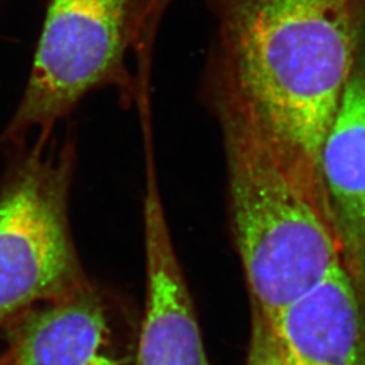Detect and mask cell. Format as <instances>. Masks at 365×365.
<instances>
[{
    "label": "cell",
    "mask_w": 365,
    "mask_h": 365,
    "mask_svg": "<svg viewBox=\"0 0 365 365\" xmlns=\"http://www.w3.org/2000/svg\"><path fill=\"white\" fill-rule=\"evenodd\" d=\"M214 21L200 98L252 110L319 165L365 45V0H205Z\"/></svg>",
    "instance_id": "1"
},
{
    "label": "cell",
    "mask_w": 365,
    "mask_h": 365,
    "mask_svg": "<svg viewBox=\"0 0 365 365\" xmlns=\"http://www.w3.org/2000/svg\"><path fill=\"white\" fill-rule=\"evenodd\" d=\"M206 106L221 128L233 232L252 303L272 319L342 265L321 170L247 107Z\"/></svg>",
    "instance_id": "2"
},
{
    "label": "cell",
    "mask_w": 365,
    "mask_h": 365,
    "mask_svg": "<svg viewBox=\"0 0 365 365\" xmlns=\"http://www.w3.org/2000/svg\"><path fill=\"white\" fill-rule=\"evenodd\" d=\"M173 0H46L25 90L0 145L21 146L31 131L49 140L92 92L115 88L123 102L148 86L152 60L134 76L131 52L155 45L160 22Z\"/></svg>",
    "instance_id": "3"
},
{
    "label": "cell",
    "mask_w": 365,
    "mask_h": 365,
    "mask_svg": "<svg viewBox=\"0 0 365 365\" xmlns=\"http://www.w3.org/2000/svg\"><path fill=\"white\" fill-rule=\"evenodd\" d=\"M38 138L0 191V329L87 282L68 218L75 148Z\"/></svg>",
    "instance_id": "4"
},
{
    "label": "cell",
    "mask_w": 365,
    "mask_h": 365,
    "mask_svg": "<svg viewBox=\"0 0 365 365\" xmlns=\"http://www.w3.org/2000/svg\"><path fill=\"white\" fill-rule=\"evenodd\" d=\"M146 152V300L134 365H210L191 294L170 240L149 143Z\"/></svg>",
    "instance_id": "5"
},
{
    "label": "cell",
    "mask_w": 365,
    "mask_h": 365,
    "mask_svg": "<svg viewBox=\"0 0 365 365\" xmlns=\"http://www.w3.org/2000/svg\"><path fill=\"white\" fill-rule=\"evenodd\" d=\"M319 170L337 226L342 267L365 319V45L325 135Z\"/></svg>",
    "instance_id": "6"
},
{
    "label": "cell",
    "mask_w": 365,
    "mask_h": 365,
    "mask_svg": "<svg viewBox=\"0 0 365 365\" xmlns=\"http://www.w3.org/2000/svg\"><path fill=\"white\" fill-rule=\"evenodd\" d=\"M268 321L289 365H365L364 314L342 265Z\"/></svg>",
    "instance_id": "7"
},
{
    "label": "cell",
    "mask_w": 365,
    "mask_h": 365,
    "mask_svg": "<svg viewBox=\"0 0 365 365\" xmlns=\"http://www.w3.org/2000/svg\"><path fill=\"white\" fill-rule=\"evenodd\" d=\"M4 329L16 365H123L110 352L105 307L88 283L16 315Z\"/></svg>",
    "instance_id": "8"
},
{
    "label": "cell",
    "mask_w": 365,
    "mask_h": 365,
    "mask_svg": "<svg viewBox=\"0 0 365 365\" xmlns=\"http://www.w3.org/2000/svg\"><path fill=\"white\" fill-rule=\"evenodd\" d=\"M247 365H289L271 322L253 303Z\"/></svg>",
    "instance_id": "9"
},
{
    "label": "cell",
    "mask_w": 365,
    "mask_h": 365,
    "mask_svg": "<svg viewBox=\"0 0 365 365\" xmlns=\"http://www.w3.org/2000/svg\"><path fill=\"white\" fill-rule=\"evenodd\" d=\"M0 365H16V360L10 349L0 356Z\"/></svg>",
    "instance_id": "10"
},
{
    "label": "cell",
    "mask_w": 365,
    "mask_h": 365,
    "mask_svg": "<svg viewBox=\"0 0 365 365\" xmlns=\"http://www.w3.org/2000/svg\"><path fill=\"white\" fill-rule=\"evenodd\" d=\"M0 1H1V0H0Z\"/></svg>",
    "instance_id": "11"
}]
</instances>
